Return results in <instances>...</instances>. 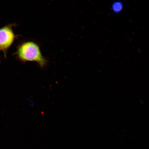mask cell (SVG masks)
<instances>
[{
  "mask_svg": "<svg viewBox=\"0 0 149 149\" xmlns=\"http://www.w3.org/2000/svg\"><path fill=\"white\" fill-rule=\"evenodd\" d=\"M15 38V35L11 28L5 26L0 29V50L4 52L5 55Z\"/></svg>",
  "mask_w": 149,
  "mask_h": 149,
  "instance_id": "obj_2",
  "label": "cell"
},
{
  "mask_svg": "<svg viewBox=\"0 0 149 149\" xmlns=\"http://www.w3.org/2000/svg\"><path fill=\"white\" fill-rule=\"evenodd\" d=\"M124 3L120 1H117L113 3L111 9L115 14H118L122 12L124 8Z\"/></svg>",
  "mask_w": 149,
  "mask_h": 149,
  "instance_id": "obj_3",
  "label": "cell"
},
{
  "mask_svg": "<svg viewBox=\"0 0 149 149\" xmlns=\"http://www.w3.org/2000/svg\"><path fill=\"white\" fill-rule=\"evenodd\" d=\"M17 55L20 60L24 62L35 61L42 68L47 64V61L42 56L40 47L33 42H26L20 45L18 49Z\"/></svg>",
  "mask_w": 149,
  "mask_h": 149,
  "instance_id": "obj_1",
  "label": "cell"
}]
</instances>
